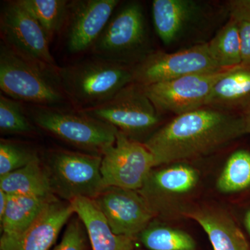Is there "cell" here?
<instances>
[{
    "label": "cell",
    "mask_w": 250,
    "mask_h": 250,
    "mask_svg": "<svg viewBox=\"0 0 250 250\" xmlns=\"http://www.w3.org/2000/svg\"><path fill=\"white\" fill-rule=\"evenodd\" d=\"M82 111L114 126L138 142L143 136L148 135L149 137L161 121V113L148 98L142 85L134 82L126 85L105 103Z\"/></svg>",
    "instance_id": "52a82bcc"
},
{
    "label": "cell",
    "mask_w": 250,
    "mask_h": 250,
    "mask_svg": "<svg viewBox=\"0 0 250 250\" xmlns=\"http://www.w3.org/2000/svg\"><path fill=\"white\" fill-rule=\"evenodd\" d=\"M232 68L194 74L143 87L148 98L161 113H171L176 116H179L205 107L215 83Z\"/></svg>",
    "instance_id": "8fae6325"
},
{
    "label": "cell",
    "mask_w": 250,
    "mask_h": 250,
    "mask_svg": "<svg viewBox=\"0 0 250 250\" xmlns=\"http://www.w3.org/2000/svg\"><path fill=\"white\" fill-rule=\"evenodd\" d=\"M239 23L241 37L242 64H250V21H242Z\"/></svg>",
    "instance_id": "f546056e"
},
{
    "label": "cell",
    "mask_w": 250,
    "mask_h": 250,
    "mask_svg": "<svg viewBox=\"0 0 250 250\" xmlns=\"http://www.w3.org/2000/svg\"><path fill=\"white\" fill-rule=\"evenodd\" d=\"M39 159L37 154L24 145L1 139L0 141V177L22 168Z\"/></svg>",
    "instance_id": "4316f807"
},
{
    "label": "cell",
    "mask_w": 250,
    "mask_h": 250,
    "mask_svg": "<svg viewBox=\"0 0 250 250\" xmlns=\"http://www.w3.org/2000/svg\"><path fill=\"white\" fill-rule=\"evenodd\" d=\"M205 230L214 250H250L249 245L232 219L220 211L198 210L189 212Z\"/></svg>",
    "instance_id": "ffe728a7"
},
{
    "label": "cell",
    "mask_w": 250,
    "mask_h": 250,
    "mask_svg": "<svg viewBox=\"0 0 250 250\" xmlns=\"http://www.w3.org/2000/svg\"><path fill=\"white\" fill-rule=\"evenodd\" d=\"M28 116L48 134L93 154L103 155L116 141V127L77 108L30 105Z\"/></svg>",
    "instance_id": "277c9868"
},
{
    "label": "cell",
    "mask_w": 250,
    "mask_h": 250,
    "mask_svg": "<svg viewBox=\"0 0 250 250\" xmlns=\"http://www.w3.org/2000/svg\"><path fill=\"white\" fill-rule=\"evenodd\" d=\"M203 13L201 4L192 0H154L152 5L156 34L166 45L178 42Z\"/></svg>",
    "instance_id": "5bb4252c"
},
{
    "label": "cell",
    "mask_w": 250,
    "mask_h": 250,
    "mask_svg": "<svg viewBox=\"0 0 250 250\" xmlns=\"http://www.w3.org/2000/svg\"><path fill=\"white\" fill-rule=\"evenodd\" d=\"M75 213L70 202L54 197L20 238L12 250H49L59 233Z\"/></svg>",
    "instance_id": "9a60e30c"
},
{
    "label": "cell",
    "mask_w": 250,
    "mask_h": 250,
    "mask_svg": "<svg viewBox=\"0 0 250 250\" xmlns=\"http://www.w3.org/2000/svg\"><path fill=\"white\" fill-rule=\"evenodd\" d=\"M246 134L243 115L205 106L176 116L143 144L156 167L210 154Z\"/></svg>",
    "instance_id": "6da1fadb"
},
{
    "label": "cell",
    "mask_w": 250,
    "mask_h": 250,
    "mask_svg": "<svg viewBox=\"0 0 250 250\" xmlns=\"http://www.w3.org/2000/svg\"><path fill=\"white\" fill-rule=\"evenodd\" d=\"M101 155L56 149L45 154V169L53 193L67 202L94 200L104 187Z\"/></svg>",
    "instance_id": "8992f818"
},
{
    "label": "cell",
    "mask_w": 250,
    "mask_h": 250,
    "mask_svg": "<svg viewBox=\"0 0 250 250\" xmlns=\"http://www.w3.org/2000/svg\"><path fill=\"white\" fill-rule=\"evenodd\" d=\"M31 122L20 102L1 94L0 130L2 134H30L34 131Z\"/></svg>",
    "instance_id": "484cf974"
},
{
    "label": "cell",
    "mask_w": 250,
    "mask_h": 250,
    "mask_svg": "<svg viewBox=\"0 0 250 250\" xmlns=\"http://www.w3.org/2000/svg\"><path fill=\"white\" fill-rule=\"evenodd\" d=\"M0 31L2 42L18 54L46 66L59 68L45 31L18 0L7 1L1 7Z\"/></svg>",
    "instance_id": "30bf717a"
},
{
    "label": "cell",
    "mask_w": 250,
    "mask_h": 250,
    "mask_svg": "<svg viewBox=\"0 0 250 250\" xmlns=\"http://www.w3.org/2000/svg\"><path fill=\"white\" fill-rule=\"evenodd\" d=\"M18 2L39 22L49 42L65 25L67 0H18Z\"/></svg>",
    "instance_id": "cb8c5ba5"
},
{
    "label": "cell",
    "mask_w": 250,
    "mask_h": 250,
    "mask_svg": "<svg viewBox=\"0 0 250 250\" xmlns=\"http://www.w3.org/2000/svg\"><path fill=\"white\" fill-rule=\"evenodd\" d=\"M58 69L25 58L1 41L0 88L9 98L33 106L66 107L70 103L61 86Z\"/></svg>",
    "instance_id": "7a4b0ae2"
},
{
    "label": "cell",
    "mask_w": 250,
    "mask_h": 250,
    "mask_svg": "<svg viewBox=\"0 0 250 250\" xmlns=\"http://www.w3.org/2000/svg\"><path fill=\"white\" fill-rule=\"evenodd\" d=\"M86 230L80 218H74L67 225L62 241L53 250H85Z\"/></svg>",
    "instance_id": "83f0119b"
},
{
    "label": "cell",
    "mask_w": 250,
    "mask_h": 250,
    "mask_svg": "<svg viewBox=\"0 0 250 250\" xmlns=\"http://www.w3.org/2000/svg\"><path fill=\"white\" fill-rule=\"evenodd\" d=\"M9 195L7 193L0 190V219L2 218L5 213V210L7 207L9 202Z\"/></svg>",
    "instance_id": "4dcf8cb0"
},
{
    "label": "cell",
    "mask_w": 250,
    "mask_h": 250,
    "mask_svg": "<svg viewBox=\"0 0 250 250\" xmlns=\"http://www.w3.org/2000/svg\"><path fill=\"white\" fill-rule=\"evenodd\" d=\"M104 187L140 190L152 168L154 158L143 143L118 131L114 144L102 155Z\"/></svg>",
    "instance_id": "9c48e42d"
},
{
    "label": "cell",
    "mask_w": 250,
    "mask_h": 250,
    "mask_svg": "<svg viewBox=\"0 0 250 250\" xmlns=\"http://www.w3.org/2000/svg\"><path fill=\"white\" fill-rule=\"evenodd\" d=\"M113 233L134 238L152 222L154 211L137 190L105 188L94 199Z\"/></svg>",
    "instance_id": "7c38bea8"
},
{
    "label": "cell",
    "mask_w": 250,
    "mask_h": 250,
    "mask_svg": "<svg viewBox=\"0 0 250 250\" xmlns=\"http://www.w3.org/2000/svg\"><path fill=\"white\" fill-rule=\"evenodd\" d=\"M208 52L216 65L229 69L242 64L239 23L230 18L216 35L207 42Z\"/></svg>",
    "instance_id": "7402d4cb"
},
{
    "label": "cell",
    "mask_w": 250,
    "mask_h": 250,
    "mask_svg": "<svg viewBox=\"0 0 250 250\" xmlns=\"http://www.w3.org/2000/svg\"><path fill=\"white\" fill-rule=\"evenodd\" d=\"M224 193H233L250 187V152L238 150L229 158L217 182Z\"/></svg>",
    "instance_id": "d4e9b609"
},
{
    "label": "cell",
    "mask_w": 250,
    "mask_h": 250,
    "mask_svg": "<svg viewBox=\"0 0 250 250\" xmlns=\"http://www.w3.org/2000/svg\"><path fill=\"white\" fill-rule=\"evenodd\" d=\"M58 76L69 103L79 110L105 103L133 82L132 67L94 55L59 67Z\"/></svg>",
    "instance_id": "3957f363"
},
{
    "label": "cell",
    "mask_w": 250,
    "mask_h": 250,
    "mask_svg": "<svg viewBox=\"0 0 250 250\" xmlns=\"http://www.w3.org/2000/svg\"><path fill=\"white\" fill-rule=\"evenodd\" d=\"M119 0H72L67 5L66 46L72 54L90 50L118 7Z\"/></svg>",
    "instance_id": "4fadbf2b"
},
{
    "label": "cell",
    "mask_w": 250,
    "mask_h": 250,
    "mask_svg": "<svg viewBox=\"0 0 250 250\" xmlns=\"http://www.w3.org/2000/svg\"><path fill=\"white\" fill-rule=\"evenodd\" d=\"M197 171L185 164H175L151 171L140 193L150 206L163 195H182L191 190L198 182Z\"/></svg>",
    "instance_id": "d6986e66"
},
{
    "label": "cell",
    "mask_w": 250,
    "mask_h": 250,
    "mask_svg": "<svg viewBox=\"0 0 250 250\" xmlns=\"http://www.w3.org/2000/svg\"><path fill=\"white\" fill-rule=\"evenodd\" d=\"M227 9L230 18L238 22L250 21V0H231Z\"/></svg>",
    "instance_id": "f1b7e54d"
},
{
    "label": "cell",
    "mask_w": 250,
    "mask_h": 250,
    "mask_svg": "<svg viewBox=\"0 0 250 250\" xmlns=\"http://www.w3.org/2000/svg\"><path fill=\"white\" fill-rule=\"evenodd\" d=\"M0 190L9 195L54 196L48 175L39 159L0 177Z\"/></svg>",
    "instance_id": "44dd1931"
},
{
    "label": "cell",
    "mask_w": 250,
    "mask_h": 250,
    "mask_svg": "<svg viewBox=\"0 0 250 250\" xmlns=\"http://www.w3.org/2000/svg\"><path fill=\"white\" fill-rule=\"evenodd\" d=\"M141 243L149 250H195L196 243L188 233L151 222L140 233Z\"/></svg>",
    "instance_id": "603a6c76"
},
{
    "label": "cell",
    "mask_w": 250,
    "mask_h": 250,
    "mask_svg": "<svg viewBox=\"0 0 250 250\" xmlns=\"http://www.w3.org/2000/svg\"><path fill=\"white\" fill-rule=\"evenodd\" d=\"M54 197L9 195L7 207L0 219L1 250H12L20 238Z\"/></svg>",
    "instance_id": "2e32d148"
},
{
    "label": "cell",
    "mask_w": 250,
    "mask_h": 250,
    "mask_svg": "<svg viewBox=\"0 0 250 250\" xmlns=\"http://www.w3.org/2000/svg\"><path fill=\"white\" fill-rule=\"evenodd\" d=\"M205 106L231 113L246 111L250 106V64L233 67L219 80Z\"/></svg>",
    "instance_id": "ac0fdd59"
},
{
    "label": "cell",
    "mask_w": 250,
    "mask_h": 250,
    "mask_svg": "<svg viewBox=\"0 0 250 250\" xmlns=\"http://www.w3.org/2000/svg\"><path fill=\"white\" fill-rule=\"evenodd\" d=\"M90 51L94 56L129 67L152 52L142 4L131 1L118 6Z\"/></svg>",
    "instance_id": "5b68a950"
},
{
    "label": "cell",
    "mask_w": 250,
    "mask_h": 250,
    "mask_svg": "<svg viewBox=\"0 0 250 250\" xmlns=\"http://www.w3.org/2000/svg\"><path fill=\"white\" fill-rule=\"evenodd\" d=\"M70 202L84 225L92 250H133L134 239L113 233L93 200L80 197Z\"/></svg>",
    "instance_id": "e0dca14e"
},
{
    "label": "cell",
    "mask_w": 250,
    "mask_h": 250,
    "mask_svg": "<svg viewBox=\"0 0 250 250\" xmlns=\"http://www.w3.org/2000/svg\"><path fill=\"white\" fill-rule=\"evenodd\" d=\"M245 224L248 232L250 234V210L246 213V218H245Z\"/></svg>",
    "instance_id": "d6a6232c"
},
{
    "label": "cell",
    "mask_w": 250,
    "mask_h": 250,
    "mask_svg": "<svg viewBox=\"0 0 250 250\" xmlns=\"http://www.w3.org/2000/svg\"><path fill=\"white\" fill-rule=\"evenodd\" d=\"M244 118L245 123H246V129L247 134H250V106L243 115Z\"/></svg>",
    "instance_id": "1f68e13d"
},
{
    "label": "cell",
    "mask_w": 250,
    "mask_h": 250,
    "mask_svg": "<svg viewBox=\"0 0 250 250\" xmlns=\"http://www.w3.org/2000/svg\"><path fill=\"white\" fill-rule=\"evenodd\" d=\"M210 57L207 42L168 53L152 51L132 67L133 82L142 86L162 83L194 74L220 71Z\"/></svg>",
    "instance_id": "ba28073f"
}]
</instances>
